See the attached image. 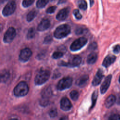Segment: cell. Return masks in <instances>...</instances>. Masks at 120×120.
<instances>
[{"label":"cell","mask_w":120,"mask_h":120,"mask_svg":"<svg viewBox=\"0 0 120 120\" xmlns=\"http://www.w3.org/2000/svg\"><path fill=\"white\" fill-rule=\"evenodd\" d=\"M10 120H17L16 119H11Z\"/></svg>","instance_id":"obj_41"},{"label":"cell","mask_w":120,"mask_h":120,"mask_svg":"<svg viewBox=\"0 0 120 120\" xmlns=\"http://www.w3.org/2000/svg\"><path fill=\"white\" fill-rule=\"evenodd\" d=\"M90 6H92L94 4V0H90Z\"/></svg>","instance_id":"obj_40"},{"label":"cell","mask_w":120,"mask_h":120,"mask_svg":"<svg viewBox=\"0 0 120 120\" xmlns=\"http://www.w3.org/2000/svg\"><path fill=\"white\" fill-rule=\"evenodd\" d=\"M59 120H68V117L67 116L62 117Z\"/></svg>","instance_id":"obj_39"},{"label":"cell","mask_w":120,"mask_h":120,"mask_svg":"<svg viewBox=\"0 0 120 120\" xmlns=\"http://www.w3.org/2000/svg\"><path fill=\"white\" fill-rule=\"evenodd\" d=\"M35 0H23L22 2V5L24 8H28L31 6Z\"/></svg>","instance_id":"obj_28"},{"label":"cell","mask_w":120,"mask_h":120,"mask_svg":"<svg viewBox=\"0 0 120 120\" xmlns=\"http://www.w3.org/2000/svg\"><path fill=\"white\" fill-rule=\"evenodd\" d=\"M73 82V79L72 77L67 76L61 79L58 83L57 88L59 90H65L70 88Z\"/></svg>","instance_id":"obj_7"},{"label":"cell","mask_w":120,"mask_h":120,"mask_svg":"<svg viewBox=\"0 0 120 120\" xmlns=\"http://www.w3.org/2000/svg\"><path fill=\"white\" fill-rule=\"evenodd\" d=\"M71 32V27L67 24H61L57 27L54 31V37L57 39H62L68 36Z\"/></svg>","instance_id":"obj_1"},{"label":"cell","mask_w":120,"mask_h":120,"mask_svg":"<svg viewBox=\"0 0 120 120\" xmlns=\"http://www.w3.org/2000/svg\"><path fill=\"white\" fill-rule=\"evenodd\" d=\"M49 0H38L36 3V6L38 8H44L49 2Z\"/></svg>","instance_id":"obj_24"},{"label":"cell","mask_w":120,"mask_h":120,"mask_svg":"<svg viewBox=\"0 0 120 120\" xmlns=\"http://www.w3.org/2000/svg\"><path fill=\"white\" fill-rule=\"evenodd\" d=\"M52 95V91L50 87H48L45 88L42 91V98H49Z\"/></svg>","instance_id":"obj_19"},{"label":"cell","mask_w":120,"mask_h":120,"mask_svg":"<svg viewBox=\"0 0 120 120\" xmlns=\"http://www.w3.org/2000/svg\"><path fill=\"white\" fill-rule=\"evenodd\" d=\"M79 93L77 90H73L70 93V96L71 99L74 101H76L79 98Z\"/></svg>","instance_id":"obj_26"},{"label":"cell","mask_w":120,"mask_h":120,"mask_svg":"<svg viewBox=\"0 0 120 120\" xmlns=\"http://www.w3.org/2000/svg\"><path fill=\"white\" fill-rule=\"evenodd\" d=\"M32 51L29 48H24L22 49L20 53L19 60L22 62H27L32 55Z\"/></svg>","instance_id":"obj_9"},{"label":"cell","mask_w":120,"mask_h":120,"mask_svg":"<svg viewBox=\"0 0 120 120\" xmlns=\"http://www.w3.org/2000/svg\"><path fill=\"white\" fill-rule=\"evenodd\" d=\"M57 109L56 108H53L49 112V115L51 118H54L57 115Z\"/></svg>","instance_id":"obj_31"},{"label":"cell","mask_w":120,"mask_h":120,"mask_svg":"<svg viewBox=\"0 0 120 120\" xmlns=\"http://www.w3.org/2000/svg\"><path fill=\"white\" fill-rule=\"evenodd\" d=\"M98 97V90H95L92 95L91 96V101H92V104H91V106L90 107V109H91L92 108H93L96 103V101L97 100V98Z\"/></svg>","instance_id":"obj_22"},{"label":"cell","mask_w":120,"mask_h":120,"mask_svg":"<svg viewBox=\"0 0 120 120\" xmlns=\"http://www.w3.org/2000/svg\"><path fill=\"white\" fill-rule=\"evenodd\" d=\"M67 0H59L58 2V4L60 5V4H62L63 3H65L67 2Z\"/></svg>","instance_id":"obj_38"},{"label":"cell","mask_w":120,"mask_h":120,"mask_svg":"<svg viewBox=\"0 0 120 120\" xmlns=\"http://www.w3.org/2000/svg\"><path fill=\"white\" fill-rule=\"evenodd\" d=\"M89 78L88 75H83L77 79L76 81V84L80 87H84L87 85Z\"/></svg>","instance_id":"obj_15"},{"label":"cell","mask_w":120,"mask_h":120,"mask_svg":"<svg viewBox=\"0 0 120 120\" xmlns=\"http://www.w3.org/2000/svg\"><path fill=\"white\" fill-rule=\"evenodd\" d=\"M113 52L114 53L117 54L120 52V45H117L113 47Z\"/></svg>","instance_id":"obj_37"},{"label":"cell","mask_w":120,"mask_h":120,"mask_svg":"<svg viewBox=\"0 0 120 120\" xmlns=\"http://www.w3.org/2000/svg\"><path fill=\"white\" fill-rule=\"evenodd\" d=\"M29 91V87L27 83L22 81L20 82L15 88L14 94L16 97H23L26 95Z\"/></svg>","instance_id":"obj_4"},{"label":"cell","mask_w":120,"mask_h":120,"mask_svg":"<svg viewBox=\"0 0 120 120\" xmlns=\"http://www.w3.org/2000/svg\"><path fill=\"white\" fill-rule=\"evenodd\" d=\"M112 75H109L107 76L100 87V92L101 94H104L108 90L111 82Z\"/></svg>","instance_id":"obj_12"},{"label":"cell","mask_w":120,"mask_h":120,"mask_svg":"<svg viewBox=\"0 0 120 120\" xmlns=\"http://www.w3.org/2000/svg\"><path fill=\"white\" fill-rule=\"evenodd\" d=\"M16 8L15 2L13 0L9 1L3 8L2 14L4 16H8L13 14L15 11Z\"/></svg>","instance_id":"obj_6"},{"label":"cell","mask_w":120,"mask_h":120,"mask_svg":"<svg viewBox=\"0 0 120 120\" xmlns=\"http://www.w3.org/2000/svg\"><path fill=\"white\" fill-rule=\"evenodd\" d=\"M116 101V97L113 95H109L105 99V106L109 108L112 106Z\"/></svg>","instance_id":"obj_17"},{"label":"cell","mask_w":120,"mask_h":120,"mask_svg":"<svg viewBox=\"0 0 120 120\" xmlns=\"http://www.w3.org/2000/svg\"><path fill=\"white\" fill-rule=\"evenodd\" d=\"M88 42L85 37H80L75 40L70 45V49L72 51H77L82 48Z\"/></svg>","instance_id":"obj_5"},{"label":"cell","mask_w":120,"mask_h":120,"mask_svg":"<svg viewBox=\"0 0 120 120\" xmlns=\"http://www.w3.org/2000/svg\"><path fill=\"white\" fill-rule=\"evenodd\" d=\"M40 104L41 106H45L47 105L49 103V98H42L40 100Z\"/></svg>","instance_id":"obj_30"},{"label":"cell","mask_w":120,"mask_h":120,"mask_svg":"<svg viewBox=\"0 0 120 120\" xmlns=\"http://www.w3.org/2000/svg\"></svg>","instance_id":"obj_43"},{"label":"cell","mask_w":120,"mask_h":120,"mask_svg":"<svg viewBox=\"0 0 120 120\" xmlns=\"http://www.w3.org/2000/svg\"><path fill=\"white\" fill-rule=\"evenodd\" d=\"M56 9V6H51L48 8H47V9L46 10V12L47 14H53L55 11Z\"/></svg>","instance_id":"obj_33"},{"label":"cell","mask_w":120,"mask_h":120,"mask_svg":"<svg viewBox=\"0 0 120 120\" xmlns=\"http://www.w3.org/2000/svg\"><path fill=\"white\" fill-rule=\"evenodd\" d=\"M116 58V57L115 55H108L104 59L102 62V65L105 68L108 67L115 61Z\"/></svg>","instance_id":"obj_16"},{"label":"cell","mask_w":120,"mask_h":120,"mask_svg":"<svg viewBox=\"0 0 120 120\" xmlns=\"http://www.w3.org/2000/svg\"><path fill=\"white\" fill-rule=\"evenodd\" d=\"M52 37L51 35L46 36L44 39L43 43L45 44H48L52 42Z\"/></svg>","instance_id":"obj_32"},{"label":"cell","mask_w":120,"mask_h":120,"mask_svg":"<svg viewBox=\"0 0 120 120\" xmlns=\"http://www.w3.org/2000/svg\"><path fill=\"white\" fill-rule=\"evenodd\" d=\"M70 8L69 7H66L61 9L59 11L56 16V19L60 21H63L65 20L68 17Z\"/></svg>","instance_id":"obj_10"},{"label":"cell","mask_w":120,"mask_h":120,"mask_svg":"<svg viewBox=\"0 0 120 120\" xmlns=\"http://www.w3.org/2000/svg\"><path fill=\"white\" fill-rule=\"evenodd\" d=\"M16 36V31L14 27H9L5 32L3 37L5 43H10L14 40Z\"/></svg>","instance_id":"obj_8"},{"label":"cell","mask_w":120,"mask_h":120,"mask_svg":"<svg viewBox=\"0 0 120 120\" xmlns=\"http://www.w3.org/2000/svg\"><path fill=\"white\" fill-rule=\"evenodd\" d=\"M84 29L82 27H80L77 28L75 30V33L76 35H81L84 32Z\"/></svg>","instance_id":"obj_36"},{"label":"cell","mask_w":120,"mask_h":120,"mask_svg":"<svg viewBox=\"0 0 120 120\" xmlns=\"http://www.w3.org/2000/svg\"><path fill=\"white\" fill-rule=\"evenodd\" d=\"M72 107L70 100L67 98L64 97L60 100V108L64 111H68Z\"/></svg>","instance_id":"obj_14"},{"label":"cell","mask_w":120,"mask_h":120,"mask_svg":"<svg viewBox=\"0 0 120 120\" xmlns=\"http://www.w3.org/2000/svg\"><path fill=\"white\" fill-rule=\"evenodd\" d=\"M38 14V12L35 9L31 10L27 14L26 16V20L28 22H31L37 16Z\"/></svg>","instance_id":"obj_21"},{"label":"cell","mask_w":120,"mask_h":120,"mask_svg":"<svg viewBox=\"0 0 120 120\" xmlns=\"http://www.w3.org/2000/svg\"><path fill=\"white\" fill-rule=\"evenodd\" d=\"M98 59V55L96 52H92L90 53L87 57V62L89 64L95 63Z\"/></svg>","instance_id":"obj_18"},{"label":"cell","mask_w":120,"mask_h":120,"mask_svg":"<svg viewBox=\"0 0 120 120\" xmlns=\"http://www.w3.org/2000/svg\"><path fill=\"white\" fill-rule=\"evenodd\" d=\"M50 25V21L47 18H44L38 24L37 27V30L39 31H44L47 30Z\"/></svg>","instance_id":"obj_11"},{"label":"cell","mask_w":120,"mask_h":120,"mask_svg":"<svg viewBox=\"0 0 120 120\" xmlns=\"http://www.w3.org/2000/svg\"><path fill=\"white\" fill-rule=\"evenodd\" d=\"M82 61V58L79 55H74L71 57L68 62L63 60L59 61L58 65L59 66L74 68L79 66Z\"/></svg>","instance_id":"obj_2"},{"label":"cell","mask_w":120,"mask_h":120,"mask_svg":"<svg viewBox=\"0 0 120 120\" xmlns=\"http://www.w3.org/2000/svg\"><path fill=\"white\" fill-rule=\"evenodd\" d=\"M119 82L120 83V77H119Z\"/></svg>","instance_id":"obj_42"},{"label":"cell","mask_w":120,"mask_h":120,"mask_svg":"<svg viewBox=\"0 0 120 120\" xmlns=\"http://www.w3.org/2000/svg\"><path fill=\"white\" fill-rule=\"evenodd\" d=\"M77 5L80 9L83 10L87 8V4L85 0H79L77 1Z\"/></svg>","instance_id":"obj_25"},{"label":"cell","mask_w":120,"mask_h":120,"mask_svg":"<svg viewBox=\"0 0 120 120\" xmlns=\"http://www.w3.org/2000/svg\"><path fill=\"white\" fill-rule=\"evenodd\" d=\"M63 53L60 51L54 52L52 54V58L54 59H58L61 58L63 56Z\"/></svg>","instance_id":"obj_27"},{"label":"cell","mask_w":120,"mask_h":120,"mask_svg":"<svg viewBox=\"0 0 120 120\" xmlns=\"http://www.w3.org/2000/svg\"><path fill=\"white\" fill-rule=\"evenodd\" d=\"M108 120H120V115L117 114H114L110 116Z\"/></svg>","instance_id":"obj_35"},{"label":"cell","mask_w":120,"mask_h":120,"mask_svg":"<svg viewBox=\"0 0 120 120\" xmlns=\"http://www.w3.org/2000/svg\"><path fill=\"white\" fill-rule=\"evenodd\" d=\"M98 45L96 42H94L91 43L88 46V49L90 50H94L97 48Z\"/></svg>","instance_id":"obj_34"},{"label":"cell","mask_w":120,"mask_h":120,"mask_svg":"<svg viewBox=\"0 0 120 120\" xmlns=\"http://www.w3.org/2000/svg\"><path fill=\"white\" fill-rule=\"evenodd\" d=\"M104 77V75L103 71L101 69H99L97 73L96 74L92 82V84L93 86H96L100 84L103 78Z\"/></svg>","instance_id":"obj_13"},{"label":"cell","mask_w":120,"mask_h":120,"mask_svg":"<svg viewBox=\"0 0 120 120\" xmlns=\"http://www.w3.org/2000/svg\"><path fill=\"white\" fill-rule=\"evenodd\" d=\"M35 34L36 30L35 28L33 27H31L29 29L26 35V38L28 39H32L35 37Z\"/></svg>","instance_id":"obj_23"},{"label":"cell","mask_w":120,"mask_h":120,"mask_svg":"<svg viewBox=\"0 0 120 120\" xmlns=\"http://www.w3.org/2000/svg\"><path fill=\"white\" fill-rule=\"evenodd\" d=\"M73 15H74L75 18L77 20H80L82 19V15L81 14V13L78 9H74L73 12Z\"/></svg>","instance_id":"obj_29"},{"label":"cell","mask_w":120,"mask_h":120,"mask_svg":"<svg viewBox=\"0 0 120 120\" xmlns=\"http://www.w3.org/2000/svg\"><path fill=\"white\" fill-rule=\"evenodd\" d=\"M50 71L47 69H41L37 74L35 78V83L40 85L45 82L49 78Z\"/></svg>","instance_id":"obj_3"},{"label":"cell","mask_w":120,"mask_h":120,"mask_svg":"<svg viewBox=\"0 0 120 120\" xmlns=\"http://www.w3.org/2000/svg\"><path fill=\"white\" fill-rule=\"evenodd\" d=\"M10 76L9 72L6 70H3L0 73V81L1 82H5Z\"/></svg>","instance_id":"obj_20"}]
</instances>
